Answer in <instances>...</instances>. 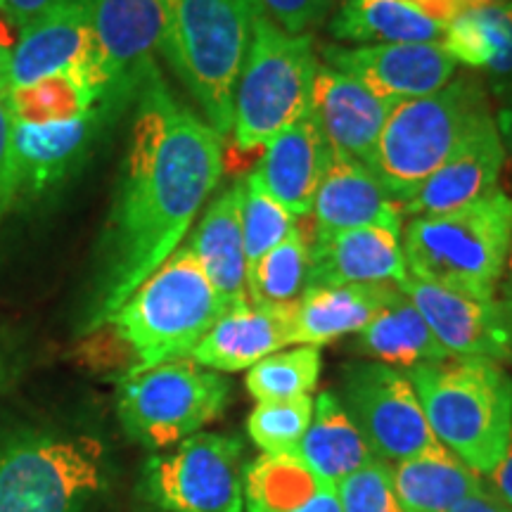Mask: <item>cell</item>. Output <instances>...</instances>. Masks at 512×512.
<instances>
[{
    "mask_svg": "<svg viewBox=\"0 0 512 512\" xmlns=\"http://www.w3.org/2000/svg\"><path fill=\"white\" fill-rule=\"evenodd\" d=\"M496 3H508V0H467V5H470V10L486 8V5H496Z\"/></svg>",
    "mask_w": 512,
    "mask_h": 512,
    "instance_id": "46",
    "label": "cell"
},
{
    "mask_svg": "<svg viewBox=\"0 0 512 512\" xmlns=\"http://www.w3.org/2000/svg\"><path fill=\"white\" fill-rule=\"evenodd\" d=\"M245 472L240 437L197 432L147 460L138 491L159 512H245Z\"/></svg>",
    "mask_w": 512,
    "mask_h": 512,
    "instance_id": "10",
    "label": "cell"
},
{
    "mask_svg": "<svg viewBox=\"0 0 512 512\" xmlns=\"http://www.w3.org/2000/svg\"><path fill=\"white\" fill-rule=\"evenodd\" d=\"M406 375L439 444L475 475L489 477L512 432V375L505 366L448 356Z\"/></svg>",
    "mask_w": 512,
    "mask_h": 512,
    "instance_id": "2",
    "label": "cell"
},
{
    "mask_svg": "<svg viewBox=\"0 0 512 512\" xmlns=\"http://www.w3.org/2000/svg\"><path fill=\"white\" fill-rule=\"evenodd\" d=\"M110 93L114 91L105 86L93 67H79L24 88H10L8 102L15 124H50L79 117Z\"/></svg>",
    "mask_w": 512,
    "mask_h": 512,
    "instance_id": "31",
    "label": "cell"
},
{
    "mask_svg": "<svg viewBox=\"0 0 512 512\" xmlns=\"http://www.w3.org/2000/svg\"><path fill=\"white\" fill-rule=\"evenodd\" d=\"M401 242L408 275L496 299L512 245V197L496 185L465 207L415 216Z\"/></svg>",
    "mask_w": 512,
    "mask_h": 512,
    "instance_id": "5",
    "label": "cell"
},
{
    "mask_svg": "<svg viewBox=\"0 0 512 512\" xmlns=\"http://www.w3.org/2000/svg\"><path fill=\"white\" fill-rule=\"evenodd\" d=\"M446 24L422 15L408 0H344L330 31L342 43H444Z\"/></svg>",
    "mask_w": 512,
    "mask_h": 512,
    "instance_id": "28",
    "label": "cell"
},
{
    "mask_svg": "<svg viewBox=\"0 0 512 512\" xmlns=\"http://www.w3.org/2000/svg\"><path fill=\"white\" fill-rule=\"evenodd\" d=\"M245 512H342L337 484L294 453H261L245 472Z\"/></svg>",
    "mask_w": 512,
    "mask_h": 512,
    "instance_id": "25",
    "label": "cell"
},
{
    "mask_svg": "<svg viewBox=\"0 0 512 512\" xmlns=\"http://www.w3.org/2000/svg\"><path fill=\"white\" fill-rule=\"evenodd\" d=\"M484 484L489 486L494 494L501 498L503 503H508L512 508V432L508 448H505V456L494 472L489 477H484Z\"/></svg>",
    "mask_w": 512,
    "mask_h": 512,
    "instance_id": "42",
    "label": "cell"
},
{
    "mask_svg": "<svg viewBox=\"0 0 512 512\" xmlns=\"http://www.w3.org/2000/svg\"><path fill=\"white\" fill-rule=\"evenodd\" d=\"M226 309L195 256L181 245L133 290L102 330H110L112 342L126 351L128 377L190 358Z\"/></svg>",
    "mask_w": 512,
    "mask_h": 512,
    "instance_id": "4",
    "label": "cell"
},
{
    "mask_svg": "<svg viewBox=\"0 0 512 512\" xmlns=\"http://www.w3.org/2000/svg\"><path fill=\"white\" fill-rule=\"evenodd\" d=\"M394 283L309 287L292 311V347H325L337 339L356 335L394 297Z\"/></svg>",
    "mask_w": 512,
    "mask_h": 512,
    "instance_id": "24",
    "label": "cell"
},
{
    "mask_svg": "<svg viewBox=\"0 0 512 512\" xmlns=\"http://www.w3.org/2000/svg\"><path fill=\"white\" fill-rule=\"evenodd\" d=\"M195 256L223 304L233 306L247 299V254L242 240L238 188L228 185L211 197L190 240L183 242Z\"/></svg>",
    "mask_w": 512,
    "mask_h": 512,
    "instance_id": "23",
    "label": "cell"
},
{
    "mask_svg": "<svg viewBox=\"0 0 512 512\" xmlns=\"http://www.w3.org/2000/svg\"><path fill=\"white\" fill-rule=\"evenodd\" d=\"M228 399L226 375L197 366L192 358H176L121 377L117 415L133 441L150 451H164L202 432L226 411Z\"/></svg>",
    "mask_w": 512,
    "mask_h": 512,
    "instance_id": "9",
    "label": "cell"
},
{
    "mask_svg": "<svg viewBox=\"0 0 512 512\" xmlns=\"http://www.w3.org/2000/svg\"><path fill=\"white\" fill-rule=\"evenodd\" d=\"M505 164V150L496 119H486L456 152L420 185L411 200L401 204L403 219L444 214L465 207L496 188Z\"/></svg>",
    "mask_w": 512,
    "mask_h": 512,
    "instance_id": "21",
    "label": "cell"
},
{
    "mask_svg": "<svg viewBox=\"0 0 512 512\" xmlns=\"http://www.w3.org/2000/svg\"><path fill=\"white\" fill-rule=\"evenodd\" d=\"M320 60L311 34L292 36L259 15L233 91V133L240 150H259L311 114Z\"/></svg>",
    "mask_w": 512,
    "mask_h": 512,
    "instance_id": "7",
    "label": "cell"
},
{
    "mask_svg": "<svg viewBox=\"0 0 512 512\" xmlns=\"http://www.w3.org/2000/svg\"><path fill=\"white\" fill-rule=\"evenodd\" d=\"M79 67H93L98 72L91 5L88 0H60L27 27L19 29V38L10 55L8 91Z\"/></svg>",
    "mask_w": 512,
    "mask_h": 512,
    "instance_id": "16",
    "label": "cell"
},
{
    "mask_svg": "<svg viewBox=\"0 0 512 512\" xmlns=\"http://www.w3.org/2000/svg\"><path fill=\"white\" fill-rule=\"evenodd\" d=\"M313 418V396L259 401L247 418V434L264 453H297Z\"/></svg>",
    "mask_w": 512,
    "mask_h": 512,
    "instance_id": "35",
    "label": "cell"
},
{
    "mask_svg": "<svg viewBox=\"0 0 512 512\" xmlns=\"http://www.w3.org/2000/svg\"><path fill=\"white\" fill-rule=\"evenodd\" d=\"M95 64L114 93L136 95L164 34L159 0H88Z\"/></svg>",
    "mask_w": 512,
    "mask_h": 512,
    "instance_id": "15",
    "label": "cell"
},
{
    "mask_svg": "<svg viewBox=\"0 0 512 512\" xmlns=\"http://www.w3.org/2000/svg\"><path fill=\"white\" fill-rule=\"evenodd\" d=\"M406 273L401 228L366 226L311 240L309 287L399 285Z\"/></svg>",
    "mask_w": 512,
    "mask_h": 512,
    "instance_id": "20",
    "label": "cell"
},
{
    "mask_svg": "<svg viewBox=\"0 0 512 512\" xmlns=\"http://www.w3.org/2000/svg\"><path fill=\"white\" fill-rule=\"evenodd\" d=\"M448 512H512V508L508 503H503L489 486L482 484L477 491H472L470 496L458 501Z\"/></svg>",
    "mask_w": 512,
    "mask_h": 512,
    "instance_id": "40",
    "label": "cell"
},
{
    "mask_svg": "<svg viewBox=\"0 0 512 512\" xmlns=\"http://www.w3.org/2000/svg\"><path fill=\"white\" fill-rule=\"evenodd\" d=\"M323 358L318 347L294 344L261 358L247 370L245 387L259 401H285L297 396H311L316 389Z\"/></svg>",
    "mask_w": 512,
    "mask_h": 512,
    "instance_id": "33",
    "label": "cell"
},
{
    "mask_svg": "<svg viewBox=\"0 0 512 512\" xmlns=\"http://www.w3.org/2000/svg\"><path fill=\"white\" fill-rule=\"evenodd\" d=\"M309 216H313V240L366 226H403L401 204L384 190L373 171L342 155L332 157Z\"/></svg>",
    "mask_w": 512,
    "mask_h": 512,
    "instance_id": "22",
    "label": "cell"
},
{
    "mask_svg": "<svg viewBox=\"0 0 512 512\" xmlns=\"http://www.w3.org/2000/svg\"><path fill=\"white\" fill-rule=\"evenodd\" d=\"M164 34L159 53L226 140L233 133V91L245 60L259 0H159Z\"/></svg>",
    "mask_w": 512,
    "mask_h": 512,
    "instance_id": "3",
    "label": "cell"
},
{
    "mask_svg": "<svg viewBox=\"0 0 512 512\" xmlns=\"http://www.w3.org/2000/svg\"><path fill=\"white\" fill-rule=\"evenodd\" d=\"M494 119H496L498 136H501V143L505 150V159H510L512 162V95L505 100V105L498 110Z\"/></svg>",
    "mask_w": 512,
    "mask_h": 512,
    "instance_id": "44",
    "label": "cell"
},
{
    "mask_svg": "<svg viewBox=\"0 0 512 512\" xmlns=\"http://www.w3.org/2000/svg\"><path fill=\"white\" fill-rule=\"evenodd\" d=\"M0 12H3V0H0Z\"/></svg>",
    "mask_w": 512,
    "mask_h": 512,
    "instance_id": "47",
    "label": "cell"
},
{
    "mask_svg": "<svg viewBox=\"0 0 512 512\" xmlns=\"http://www.w3.org/2000/svg\"><path fill=\"white\" fill-rule=\"evenodd\" d=\"M309 247L302 228L247 266V299L256 306H292L309 290Z\"/></svg>",
    "mask_w": 512,
    "mask_h": 512,
    "instance_id": "32",
    "label": "cell"
},
{
    "mask_svg": "<svg viewBox=\"0 0 512 512\" xmlns=\"http://www.w3.org/2000/svg\"><path fill=\"white\" fill-rule=\"evenodd\" d=\"M335 394L377 460L394 465L448 453L427 425L406 370L368 358L347 363L339 370Z\"/></svg>",
    "mask_w": 512,
    "mask_h": 512,
    "instance_id": "11",
    "label": "cell"
},
{
    "mask_svg": "<svg viewBox=\"0 0 512 512\" xmlns=\"http://www.w3.org/2000/svg\"><path fill=\"white\" fill-rule=\"evenodd\" d=\"M335 0H259L264 15L287 34L299 36L330 15Z\"/></svg>",
    "mask_w": 512,
    "mask_h": 512,
    "instance_id": "37",
    "label": "cell"
},
{
    "mask_svg": "<svg viewBox=\"0 0 512 512\" xmlns=\"http://www.w3.org/2000/svg\"><path fill=\"white\" fill-rule=\"evenodd\" d=\"M394 494L403 512H448L484 484L451 453L418 456L392 465Z\"/></svg>",
    "mask_w": 512,
    "mask_h": 512,
    "instance_id": "30",
    "label": "cell"
},
{
    "mask_svg": "<svg viewBox=\"0 0 512 512\" xmlns=\"http://www.w3.org/2000/svg\"><path fill=\"white\" fill-rule=\"evenodd\" d=\"M10 55L12 48L0 38V91H8L10 86Z\"/></svg>",
    "mask_w": 512,
    "mask_h": 512,
    "instance_id": "45",
    "label": "cell"
},
{
    "mask_svg": "<svg viewBox=\"0 0 512 512\" xmlns=\"http://www.w3.org/2000/svg\"><path fill=\"white\" fill-rule=\"evenodd\" d=\"M342 512H403L394 494L392 465L373 460L337 484Z\"/></svg>",
    "mask_w": 512,
    "mask_h": 512,
    "instance_id": "36",
    "label": "cell"
},
{
    "mask_svg": "<svg viewBox=\"0 0 512 512\" xmlns=\"http://www.w3.org/2000/svg\"><path fill=\"white\" fill-rule=\"evenodd\" d=\"M332 157L335 152L313 114H306L264 147V155L249 174L290 214L302 219L311 214Z\"/></svg>",
    "mask_w": 512,
    "mask_h": 512,
    "instance_id": "18",
    "label": "cell"
},
{
    "mask_svg": "<svg viewBox=\"0 0 512 512\" xmlns=\"http://www.w3.org/2000/svg\"><path fill=\"white\" fill-rule=\"evenodd\" d=\"M444 46L456 64L512 83V0L463 12L448 24Z\"/></svg>",
    "mask_w": 512,
    "mask_h": 512,
    "instance_id": "29",
    "label": "cell"
},
{
    "mask_svg": "<svg viewBox=\"0 0 512 512\" xmlns=\"http://www.w3.org/2000/svg\"><path fill=\"white\" fill-rule=\"evenodd\" d=\"M136 95L110 93L79 117L50 124H15L17 202L41 200L88 162L95 145Z\"/></svg>",
    "mask_w": 512,
    "mask_h": 512,
    "instance_id": "12",
    "label": "cell"
},
{
    "mask_svg": "<svg viewBox=\"0 0 512 512\" xmlns=\"http://www.w3.org/2000/svg\"><path fill=\"white\" fill-rule=\"evenodd\" d=\"M235 188H238L240 200V223L247 266H252L266 252L278 247L292 230H297L299 219L290 214L273 195H268L252 174L235 181Z\"/></svg>",
    "mask_w": 512,
    "mask_h": 512,
    "instance_id": "34",
    "label": "cell"
},
{
    "mask_svg": "<svg viewBox=\"0 0 512 512\" xmlns=\"http://www.w3.org/2000/svg\"><path fill=\"white\" fill-rule=\"evenodd\" d=\"M117 195L102 230L86 332L112 313L183 245L223 178V138L147 67L133 98Z\"/></svg>",
    "mask_w": 512,
    "mask_h": 512,
    "instance_id": "1",
    "label": "cell"
},
{
    "mask_svg": "<svg viewBox=\"0 0 512 512\" xmlns=\"http://www.w3.org/2000/svg\"><path fill=\"white\" fill-rule=\"evenodd\" d=\"M356 349L368 361L384 363L399 370H411L422 363H437L448 358V351L434 337L430 325L415 309L408 294L396 290L389 304L356 332Z\"/></svg>",
    "mask_w": 512,
    "mask_h": 512,
    "instance_id": "26",
    "label": "cell"
},
{
    "mask_svg": "<svg viewBox=\"0 0 512 512\" xmlns=\"http://www.w3.org/2000/svg\"><path fill=\"white\" fill-rule=\"evenodd\" d=\"M17 204V162H15V119H12L8 91H0V221Z\"/></svg>",
    "mask_w": 512,
    "mask_h": 512,
    "instance_id": "38",
    "label": "cell"
},
{
    "mask_svg": "<svg viewBox=\"0 0 512 512\" xmlns=\"http://www.w3.org/2000/svg\"><path fill=\"white\" fill-rule=\"evenodd\" d=\"M60 0H3V15L15 29H24L36 17L53 8Z\"/></svg>",
    "mask_w": 512,
    "mask_h": 512,
    "instance_id": "39",
    "label": "cell"
},
{
    "mask_svg": "<svg viewBox=\"0 0 512 512\" xmlns=\"http://www.w3.org/2000/svg\"><path fill=\"white\" fill-rule=\"evenodd\" d=\"M396 102L377 98L361 83L320 64L313 81L311 114L335 155L366 164L373 157Z\"/></svg>",
    "mask_w": 512,
    "mask_h": 512,
    "instance_id": "17",
    "label": "cell"
},
{
    "mask_svg": "<svg viewBox=\"0 0 512 512\" xmlns=\"http://www.w3.org/2000/svg\"><path fill=\"white\" fill-rule=\"evenodd\" d=\"M496 304H498V309H501L505 323H508L510 335H512V245L508 252V261H505L501 283H498V290H496Z\"/></svg>",
    "mask_w": 512,
    "mask_h": 512,
    "instance_id": "43",
    "label": "cell"
},
{
    "mask_svg": "<svg viewBox=\"0 0 512 512\" xmlns=\"http://www.w3.org/2000/svg\"><path fill=\"white\" fill-rule=\"evenodd\" d=\"M105 486L98 439L53 432L0 439V512H91Z\"/></svg>",
    "mask_w": 512,
    "mask_h": 512,
    "instance_id": "8",
    "label": "cell"
},
{
    "mask_svg": "<svg viewBox=\"0 0 512 512\" xmlns=\"http://www.w3.org/2000/svg\"><path fill=\"white\" fill-rule=\"evenodd\" d=\"M292 306H228L200 339L190 358L214 373H242L261 358L292 347Z\"/></svg>",
    "mask_w": 512,
    "mask_h": 512,
    "instance_id": "19",
    "label": "cell"
},
{
    "mask_svg": "<svg viewBox=\"0 0 512 512\" xmlns=\"http://www.w3.org/2000/svg\"><path fill=\"white\" fill-rule=\"evenodd\" d=\"M396 287L408 294L448 356L486 358L512 366V335L496 299L446 290L408 273Z\"/></svg>",
    "mask_w": 512,
    "mask_h": 512,
    "instance_id": "14",
    "label": "cell"
},
{
    "mask_svg": "<svg viewBox=\"0 0 512 512\" xmlns=\"http://www.w3.org/2000/svg\"><path fill=\"white\" fill-rule=\"evenodd\" d=\"M413 8H418L422 15L437 19L441 24H451L453 19L470 10L467 0H408Z\"/></svg>",
    "mask_w": 512,
    "mask_h": 512,
    "instance_id": "41",
    "label": "cell"
},
{
    "mask_svg": "<svg viewBox=\"0 0 512 512\" xmlns=\"http://www.w3.org/2000/svg\"><path fill=\"white\" fill-rule=\"evenodd\" d=\"M325 67L349 76L377 98L403 102L430 95L456 76V60L444 43H377L325 46Z\"/></svg>",
    "mask_w": 512,
    "mask_h": 512,
    "instance_id": "13",
    "label": "cell"
},
{
    "mask_svg": "<svg viewBox=\"0 0 512 512\" xmlns=\"http://www.w3.org/2000/svg\"><path fill=\"white\" fill-rule=\"evenodd\" d=\"M294 456L332 484H339L377 460L354 420L344 411L335 389H325L313 399L311 425Z\"/></svg>",
    "mask_w": 512,
    "mask_h": 512,
    "instance_id": "27",
    "label": "cell"
},
{
    "mask_svg": "<svg viewBox=\"0 0 512 512\" xmlns=\"http://www.w3.org/2000/svg\"><path fill=\"white\" fill-rule=\"evenodd\" d=\"M491 117L482 83L472 76H453L439 91L396 102L368 169L403 204Z\"/></svg>",
    "mask_w": 512,
    "mask_h": 512,
    "instance_id": "6",
    "label": "cell"
},
{
    "mask_svg": "<svg viewBox=\"0 0 512 512\" xmlns=\"http://www.w3.org/2000/svg\"><path fill=\"white\" fill-rule=\"evenodd\" d=\"M157 512H159V510H157Z\"/></svg>",
    "mask_w": 512,
    "mask_h": 512,
    "instance_id": "48",
    "label": "cell"
}]
</instances>
